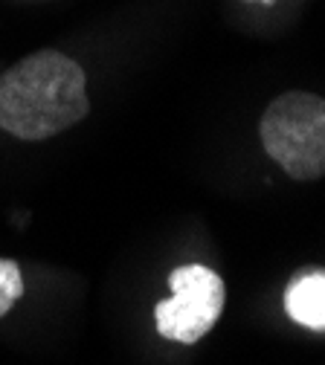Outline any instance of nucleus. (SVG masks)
<instances>
[{
  "mask_svg": "<svg viewBox=\"0 0 325 365\" xmlns=\"http://www.w3.org/2000/svg\"><path fill=\"white\" fill-rule=\"evenodd\" d=\"M171 299L160 302L154 310L160 336L171 342L192 345L212 331L224 310V282L218 272L204 264H186L169 276Z\"/></svg>",
  "mask_w": 325,
  "mask_h": 365,
  "instance_id": "7ed1b4c3",
  "label": "nucleus"
},
{
  "mask_svg": "<svg viewBox=\"0 0 325 365\" xmlns=\"http://www.w3.org/2000/svg\"><path fill=\"white\" fill-rule=\"evenodd\" d=\"M87 110L84 70L59 50L32 53L0 76V128L18 140H50Z\"/></svg>",
  "mask_w": 325,
  "mask_h": 365,
  "instance_id": "f257e3e1",
  "label": "nucleus"
},
{
  "mask_svg": "<svg viewBox=\"0 0 325 365\" xmlns=\"http://www.w3.org/2000/svg\"><path fill=\"white\" fill-rule=\"evenodd\" d=\"M259 136L273 163L294 180L325 174V99L316 93H285L267 105Z\"/></svg>",
  "mask_w": 325,
  "mask_h": 365,
  "instance_id": "f03ea898",
  "label": "nucleus"
},
{
  "mask_svg": "<svg viewBox=\"0 0 325 365\" xmlns=\"http://www.w3.org/2000/svg\"><path fill=\"white\" fill-rule=\"evenodd\" d=\"M24 296V276L21 267L9 258H0V319H4L15 302Z\"/></svg>",
  "mask_w": 325,
  "mask_h": 365,
  "instance_id": "39448f33",
  "label": "nucleus"
},
{
  "mask_svg": "<svg viewBox=\"0 0 325 365\" xmlns=\"http://www.w3.org/2000/svg\"><path fill=\"white\" fill-rule=\"evenodd\" d=\"M285 313L296 325L325 331V272H311L291 282L285 290Z\"/></svg>",
  "mask_w": 325,
  "mask_h": 365,
  "instance_id": "20e7f679",
  "label": "nucleus"
}]
</instances>
